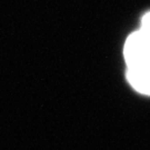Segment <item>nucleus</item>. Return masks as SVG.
<instances>
[{"mask_svg":"<svg viewBox=\"0 0 150 150\" xmlns=\"http://www.w3.org/2000/svg\"><path fill=\"white\" fill-rule=\"evenodd\" d=\"M139 30L146 37V39L150 42V12H148L147 15H145V17L142 18L141 27H140Z\"/></svg>","mask_w":150,"mask_h":150,"instance_id":"nucleus-3","label":"nucleus"},{"mask_svg":"<svg viewBox=\"0 0 150 150\" xmlns=\"http://www.w3.org/2000/svg\"><path fill=\"white\" fill-rule=\"evenodd\" d=\"M127 78L138 92L150 95V59L127 67Z\"/></svg>","mask_w":150,"mask_h":150,"instance_id":"nucleus-2","label":"nucleus"},{"mask_svg":"<svg viewBox=\"0 0 150 150\" xmlns=\"http://www.w3.org/2000/svg\"><path fill=\"white\" fill-rule=\"evenodd\" d=\"M123 56L127 67L150 59V42L140 30L132 32L126 40Z\"/></svg>","mask_w":150,"mask_h":150,"instance_id":"nucleus-1","label":"nucleus"}]
</instances>
